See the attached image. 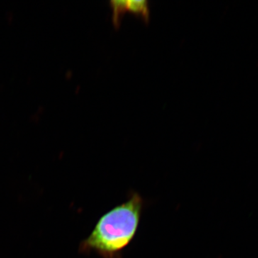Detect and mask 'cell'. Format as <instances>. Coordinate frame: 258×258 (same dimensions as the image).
I'll return each mask as SVG.
<instances>
[{"mask_svg": "<svg viewBox=\"0 0 258 258\" xmlns=\"http://www.w3.org/2000/svg\"><path fill=\"white\" fill-rule=\"evenodd\" d=\"M143 207V199L135 192L126 202L102 215L81 244V252L92 251L103 258H121L123 249L137 235Z\"/></svg>", "mask_w": 258, "mask_h": 258, "instance_id": "obj_1", "label": "cell"}, {"mask_svg": "<svg viewBox=\"0 0 258 258\" xmlns=\"http://www.w3.org/2000/svg\"><path fill=\"white\" fill-rule=\"evenodd\" d=\"M127 8L132 13L141 15L146 23H149L150 20V10L147 0H128Z\"/></svg>", "mask_w": 258, "mask_h": 258, "instance_id": "obj_2", "label": "cell"}, {"mask_svg": "<svg viewBox=\"0 0 258 258\" xmlns=\"http://www.w3.org/2000/svg\"><path fill=\"white\" fill-rule=\"evenodd\" d=\"M111 4L112 11V21L115 28H119L120 22H121V17L124 14L127 8L126 0H111L110 2Z\"/></svg>", "mask_w": 258, "mask_h": 258, "instance_id": "obj_3", "label": "cell"}]
</instances>
